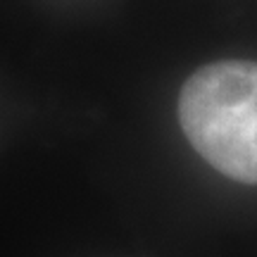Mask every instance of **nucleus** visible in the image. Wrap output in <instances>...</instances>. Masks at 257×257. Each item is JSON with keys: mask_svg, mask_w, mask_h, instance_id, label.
<instances>
[{"mask_svg": "<svg viewBox=\"0 0 257 257\" xmlns=\"http://www.w3.org/2000/svg\"><path fill=\"white\" fill-rule=\"evenodd\" d=\"M179 124L217 172L257 184V62L224 60L195 69L179 95Z\"/></svg>", "mask_w": 257, "mask_h": 257, "instance_id": "obj_1", "label": "nucleus"}]
</instances>
